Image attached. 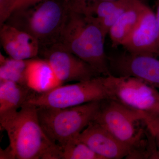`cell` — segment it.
<instances>
[{
  "label": "cell",
  "instance_id": "obj_3",
  "mask_svg": "<svg viewBox=\"0 0 159 159\" xmlns=\"http://www.w3.org/2000/svg\"><path fill=\"white\" fill-rule=\"evenodd\" d=\"M70 10L66 0H43L14 10L5 23L33 36L40 49L57 42Z\"/></svg>",
  "mask_w": 159,
  "mask_h": 159
},
{
  "label": "cell",
  "instance_id": "obj_24",
  "mask_svg": "<svg viewBox=\"0 0 159 159\" xmlns=\"http://www.w3.org/2000/svg\"><path fill=\"white\" fill-rule=\"evenodd\" d=\"M150 113L153 114L154 115L159 116V99L157 102L155 106L152 110L150 112Z\"/></svg>",
  "mask_w": 159,
  "mask_h": 159
},
{
  "label": "cell",
  "instance_id": "obj_9",
  "mask_svg": "<svg viewBox=\"0 0 159 159\" xmlns=\"http://www.w3.org/2000/svg\"><path fill=\"white\" fill-rule=\"evenodd\" d=\"M151 55H137L128 52L109 60L110 70L116 76H130L142 80L159 89V59Z\"/></svg>",
  "mask_w": 159,
  "mask_h": 159
},
{
  "label": "cell",
  "instance_id": "obj_2",
  "mask_svg": "<svg viewBox=\"0 0 159 159\" xmlns=\"http://www.w3.org/2000/svg\"><path fill=\"white\" fill-rule=\"evenodd\" d=\"M105 36L97 18L70 10L57 43L82 59L100 76L111 75Z\"/></svg>",
  "mask_w": 159,
  "mask_h": 159
},
{
  "label": "cell",
  "instance_id": "obj_8",
  "mask_svg": "<svg viewBox=\"0 0 159 159\" xmlns=\"http://www.w3.org/2000/svg\"><path fill=\"white\" fill-rule=\"evenodd\" d=\"M61 84L85 81L100 76L89 65L56 43L39 50Z\"/></svg>",
  "mask_w": 159,
  "mask_h": 159
},
{
  "label": "cell",
  "instance_id": "obj_20",
  "mask_svg": "<svg viewBox=\"0 0 159 159\" xmlns=\"http://www.w3.org/2000/svg\"><path fill=\"white\" fill-rule=\"evenodd\" d=\"M16 0H0V26L5 23L13 11Z\"/></svg>",
  "mask_w": 159,
  "mask_h": 159
},
{
  "label": "cell",
  "instance_id": "obj_19",
  "mask_svg": "<svg viewBox=\"0 0 159 159\" xmlns=\"http://www.w3.org/2000/svg\"><path fill=\"white\" fill-rule=\"evenodd\" d=\"M144 125L154 139L159 140V116L148 112L140 111Z\"/></svg>",
  "mask_w": 159,
  "mask_h": 159
},
{
  "label": "cell",
  "instance_id": "obj_23",
  "mask_svg": "<svg viewBox=\"0 0 159 159\" xmlns=\"http://www.w3.org/2000/svg\"><path fill=\"white\" fill-rule=\"evenodd\" d=\"M0 159H14V157L11 148L9 146H8L6 149H2L1 148V151H0Z\"/></svg>",
  "mask_w": 159,
  "mask_h": 159
},
{
  "label": "cell",
  "instance_id": "obj_14",
  "mask_svg": "<svg viewBox=\"0 0 159 159\" xmlns=\"http://www.w3.org/2000/svg\"><path fill=\"white\" fill-rule=\"evenodd\" d=\"M35 92L27 86L0 80V118L17 111Z\"/></svg>",
  "mask_w": 159,
  "mask_h": 159
},
{
  "label": "cell",
  "instance_id": "obj_25",
  "mask_svg": "<svg viewBox=\"0 0 159 159\" xmlns=\"http://www.w3.org/2000/svg\"><path fill=\"white\" fill-rule=\"evenodd\" d=\"M155 140L156 144L157 147V151H156L154 158L159 159V140L157 139H155Z\"/></svg>",
  "mask_w": 159,
  "mask_h": 159
},
{
  "label": "cell",
  "instance_id": "obj_12",
  "mask_svg": "<svg viewBox=\"0 0 159 159\" xmlns=\"http://www.w3.org/2000/svg\"><path fill=\"white\" fill-rule=\"evenodd\" d=\"M0 27L1 45L9 57L28 60L38 56L39 44L33 36L6 23Z\"/></svg>",
  "mask_w": 159,
  "mask_h": 159
},
{
  "label": "cell",
  "instance_id": "obj_11",
  "mask_svg": "<svg viewBox=\"0 0 159 159\" xmlns=\"http://www.w3.org/2000/svg\"><path fill=\"white\" fill-rule=\"evenodd\" d=\"M85 143L102 159H120L129 156L131 149L96 122H91L76 138Z\"/></svg>",
  "mask_w": 159,
  "mask_h": 159
},
{
  "label": "cell",
  "instance_id": "obj_7",
  "mask_svg": "<svg viewBox=\"0 0 159 159\" xmlns=\"http://www.w3.org/2000/svg\"><path fill=\"white\" fill-rule=\"evenodd\" d=\"M111 99L137 110L150 112L159 99L157 89L130 76H105Z\"/></svg>",
  "mask_w": 159,
  "mask_h": 159
},
{
  "label": "cell",
  "instance_id": "obj_18",
  "mask_svg": "<svg viewBox=\"0 0 159 159\" xmlns=\"http://www.w3.org/2000/svg\"><path fill=\"white\" fill-rule=\"evenodd\" d=\"M134 1V0H125L121 6L113 11L111 14L101 19H97L100 24L102 32L105 37L108 34L111 28L122 14L129 8Z\"/></svg>",
  "mask_w": 159,
  "mask_h": 159
},
{
  "label": "cell",
  "instance_id": "obj_26",
  "mask_svg": "<svg viewBox=\"0 0 159 159\" xmlns=\"http://www.w3.org/2000/svg\"><path fill=\"white\" fill-rule=\"evenodd\" d=\"M157 1V11L156 13L157 21L159 28V0H156Z\"/></svg>",
  "mask_w": 159,
  "mask_h": 159
},
{
  "label": "cell",
  "instance_id": "obj_5",
  "mask_svg": "<svg viewBox=\"0 0 159 159\" xmlns=\"http://www.w3.org/2000/svg\"><path fill=\"white\" fill-rule=\"evenodd\" d=\"M111 99L105 83L100 76L73 84L60 85L45 92H35L28 101L36 107L64 108L88 102Z\"/></svg>",
  "mask_w": 159,
  "mask_h": 159
},
{
  "label": "cell",
  "instance_id": "obj_4",
  "mask_svg": "<svg viewBox=\"0 0 159 159\" xmlns=\"http://www.w3.org/2000/svg\"><path fill=\"white\" fill-rule=\"evenodd\" d=\"M102 101L64 108L37 107L40 123L50 140L61 148L93 121Z\"/></svg>",
  "mask_w": 159,
  "mask_h": 159
},
{
  "label": "cell",
  "instance_id": "obj_13",
  "mask_svg": "<svg viewBox=\"0 0 159 159\" xmlns=\"http://www.w3.org/2000/svg\"><path fill=\"white\" fill-rule=\"evenodd\" d=\"M145 4L141 0L133 2L110 29L108 34L112 46H123L139 25Z\"/></svg>",
  "mask_w": 159,
  "mask_h": 159
},
{
  "label": "cell",
  "instance_id": "obj_15",
  "mask_svg": "<svg viewBox=\"0 0 159 159\" xmlns=\"http://www.w3.org/2000/svg\"><path fill=\"white\" fill-rule=\"evenodd\" d=\"M27 79L29 86L38 93L61 85L48 63L43 58L36 57L29 60Z\"/></svg>",
  "mask_w": 159,
  "mask_h": 159
},
{
  "label": "cell",
  "instance_id": "obj_10",
  "mask_svg": "<svg viewBox=\"0 0 159 159\" xmlns=\"http://www.w3.org/2000/svg\"><path fill=\"white\" fill-rule=\"evenodd\" d=\"M123 47L131 54L159 57V26L155 12L146 4L139 25Z\"/></svg>",
  "mask_w": 159,
  "mask_h": 159
},
{
  "label": "cell",
  "instance_id": "obj_6",
  "mask_svg": "<svg viewBox=\"0 0 159 159\" xmlns=\"http://www.w3.org/2000/svg\"><path fill=\"white\" fill-rule=\"evenodd\" d=\"M93 121L130 147V155L142 143L144 130L139 126L140 122L142 121L140 111L108 99L102 101Z\"/></svg>",
  "mask_w": 159,
  "mask_h": 159
},
{
  "label": "cell",
  "instance_id": "obj_17",
  "mask_svg": "<svg viewBox=\"0 0 159 159\" xmlns=\"http://www.w3.org/2000/svg\"><path fill=\"white\" fill-rule=\"evenodd\" d=\"M61 148V159H102L85 143L77 139Z\"/></svg>",
  "mask_w": 159,
  "mask_h": 159
},
{
  "label": "cell",
  "instance_id": "obj_16",
  "mask_svg": "<svg viewBox=\"0 0 159 159\" xmlns=\"http://www.w3.org/2000/svg\"><path fill=\"white\" fill-rule=\"evenodd\" d=\"M29 60L6 57L1 53L0 80H9L29 87L27 79Z\"/></svg>",
  "mask_w": 159,
  "mask_h": 159
},
{
  "label": "cell",
  "instance_id": "obj_1",
  "mask_svg": "<svg viewBox=\"0 0 159 159\" xmlns=\"http://www.w3.org/2000/svg\"><path fill=\"white\" fill-rule=\"evenodd\" d=\"M15 159H61V149L50 140L40 123L36 106L27 102L19 110L0 118Z\"/></svg>",
  "mask_w": 159,
  "mask_h": 159
},
{
  "label": "cell",
  "instance_id": "obj_21",
  "mask_svg": "<svg viewBox=\"0 0 159 159\" xmlns=\"http://www.w3.org/2000/svg\"><path fill=\"white\" fill-rule=\"evenodd\" d=\"M42 1L43 0H16L13 11L16 9H22L32 6Z\"/></svg>",
  "mask_w": 159,
  "mask_h": 159
},
{
  "label": "cell",
  "instance_id": "obj_22",
  "mask_svg": "<svg viewBox=\"0 0 159 159\" xmlns=\"http://www.w3.org/2000/svg\"><path fill=\"white\" fill-rule=\"evenodd\" d=\"M94 0H66L70 9L72 10H77L84 5Z\"/></svg>",
  "mask_w": 159,
  "mask_h": 159
}]
</instances>
